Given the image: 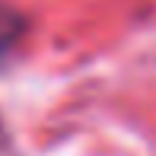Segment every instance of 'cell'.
I'll return each mask as SVG.
<instances>
[{
    "mask_svg": "<svg viewBox=\"0 0 156 156\" xmlns=\"http://www.w3.org/2000/svg\"><path fill=\"white\" fill-rule=\"evenodd\" d=\"M16 32H19V19L13 16V13L0 10V54H3L6 48L13 45V38H16Z\"/></svg>",
    "mask_w": 156,
    "mask_h": 156,
    "instance_id": "obj_1",
    "label": "cell"
}]
</instances>
